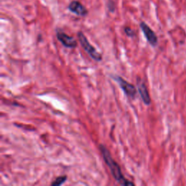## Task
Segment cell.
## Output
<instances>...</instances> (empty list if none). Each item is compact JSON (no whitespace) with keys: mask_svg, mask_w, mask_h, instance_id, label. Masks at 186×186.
Here are the masks:
<instances>
[{"mask_svg":"<svg viewBox=\"0 0 186 186\" xmlns=\"http://www.w3.org/2000/svg\"><path fill=\"white\" fill-rule=\"evenodd\" d=\"M100 150L103 155L104 161L106 162V164L109 167L110 171L111 172L113 177L118 182L119 184L122 185H133L134 183L127 180L124 177L122 172L121 171V168L119 165L113 159L111 155H110L109 150L105 148V145H100Z\"/></svg>","mask_w":186,"mask_h":186,"instance_id":"cell-1","label":"cell"},{"mask_svg":"<svg viewBox=\"0 0 186 186\" xmlns=\"http://www.w3.org/2000/svg\"><path fill=\"white\" fill-rule=\"evenodd\" d=\"M57 39L64 46L68 48H74L77 46V42L73 37L68 36L62 31L57 30L56 32Z\"/></svg>","mask_w":186,"mask_h":186,"instance_id":"cell-5","label":"cell"},{"mask_svg":"<svg viewBox=\"0 0 186 186\" xmlns=\"http://www.w3.org/2000/svg\"><path fill=\"white\" fill-rule=\"evenodd\" d=\"M140 27L142 32H143L144 36L145 37L147 41L149 42L150 45L153 46H156L158 45V37L155 32L146 24L145 22H141L140 23Z\"/></svg>","mask_w":186,"mask_h":186,"instance_id":"cell-4","label":"cell"},{"mask_svg":"<svg viewBox=\"0 0 186 186\" xmlns=\"http://www.w3.org/2000/svg\"><path fill=\"white\" fill-rule=\"evenodd\" d=\"M137 85H138V92L140 93V95L142 100H143V103H145V105H149L150 103H151V100H150L149 92H148V90L147 89L145 84L144 83V81H142L140 79H138Z\"/></svg>","mask_w":186,"mask_h":186,"instance_id":"cell-7","label":"cell"},{"mask_svg":"<svg viewBox=\"0 0 186 186\" xmlns=\"http://www.w3.org/2000/svg\"><path fill=\"white\" fill-rule=\"evenodd\" d=\"M66 179H67V177L66 176H60L57 178L56 180H55L54 182L52 183V184L51 185L52 186H59L63 184L66 182Z\"/></svg>","mask_w":186,"mask_h":186,"instance_id":"cell-8","label":"cell"},{"mask_svg":"<svg viewBox=\"0 0 186 186\" xmlns=\"http://www.w3.org/2000/svg\"><path fill=\"white\" fill-rule=\"evenodd\" d=\"M107 7L110 12H114L116 10V3L114 0H108L107 2Z\"/></svg>","mask_w":186,"mask_h":186,"instance_id":"cell-9","label":"cell"},{"mask_svg":"<svg viewBox=\"0 0 186 186\" xmlns=\"http://www.w3.org/2000/svg\"><path fill=\"white\" fill-rule=\"evenodd\" d=\"M125 32L128 37H133L135 35V32L130 27H126L125 28Z\"/></svg>","mask_w":186,"mask_h":186,"instance_id":"cell-10","label":"cell"},{"mask_svg":"<svg viewBox=\"0 0 186 186\" xmlns=\"http://www.w3.org/2000/svg\"><path fill=\"white\" fill-rule=\"evenodd\" d=\"M78 39L79 41L80 42L81 46H82V47L84 48V50L88 53V55H89L94 61L97 62L101 61L102 55L100 54L96 50V49L90 43V42L88 41L87 37L83 34V32H78Z\"/></svg>","mask_w":186,"mask_h":186,"instance_id":"cell-2","label":"cell"},{"mask_svg":"<svg viewBox=\"0 0 186 186\" xmlns=\"http://www.w3.org/2000/svg\"><path fill=\"white\" fill-rule=\"evenodd\" d=\"M68 9L72 13H74L78 16L85 17L88 14V10L80 2L74 1L71 2L68 6Z\"/></svg>","mask_w":186,"mask_h":186,"instance_id":"cell-6","label":"cell"},{"mask_svg":"<svg viewBox=\"0 0 186 186\" xmlns=\"http://www.w3.org/2000/svg\"><path fill=\"white\" fill-rule=\"evenodd\" d=\"M115 80H116L118 84L120 86L121 90H123L124 92L125 93V95H127V97H129L130 98L134 99L136 96L137 94V90L135 87L132 84L127 82V81L125 80L121 77L117 76L115 77Z\"/></svg>","mask_w":186,"mask_h":186,"instance_id":"cell-3","label":"cell"}]
</instances>
